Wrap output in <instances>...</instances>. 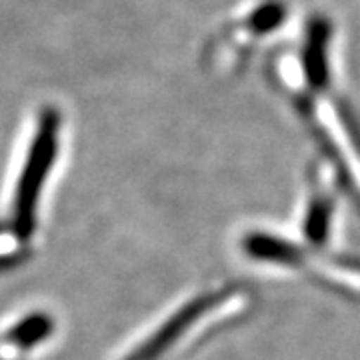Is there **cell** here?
Here are the masks:
<instances>
[{"label":"cell","mask_w":360,"mask_h":360,"mask_svg":"<svg viewBox=\"0 0 360 360\" xmlns=\"http://www.w3.org/2000/svg\"><path fill=\"white\" fill-rule=\"evenodd\" d=\"M270 84L295 112L348 198L360 210V120L336 75L335 26L310 16L295 40L270 54Z\"/></svg>","instance_id":"obj_1"},{"label":"cell","mask_w":360,"mask_h":360,"mask_svg":"<svg viewBox=\"0 0 360 360\" xmlns=\"http://www.w3.org/2000/svg\"><path fill=\"white\" fill-rule=\"evenodd\" d=\"M342 196L347 194L328 167L321 160H312L300 191L296 219L288 229L312 250L321 255H340L336 238Z\"/></svg>","instance_id":"obj_5"},{"label":"cell","mask_w":360,"mask_h":360,"mask_svg":"<svg viewBox=\"0 0 360 360\" xmlns=\"http://www.w3.org/2000/svg\"><path fill=\"white\" fill-rule=\"evenodd\" d=\"M60 141L63 116L56 108H44L37 118L11 191V232L20 243H28L39 229V206L58 160Z\"/></svg>","instance_id":"obj_4"},{"label":"cell","mask_w":360,"mask_h":360,"mask_svg":"<svg viewBox=\"0 0 360 360\" xmlns=\"http://www.w3.org/2000/svg\"><path fill=\"white\" fill-rule=\"evenodd\" d=\"M257 307L255 290L243 283L205 286L162 314L118 360H186Z\"/></svg>","instance_id":"obj_2"},{"label":"cell","mask_w":360,"mask_h":360,"mask_svg":"<svg viewBox=\"0 0 360 360\" xmlns=\"http://www.w3.org/2000/svg\"><path fill=\"white\" fill-rule=\"evenodd\" d=\"M54 333V322L49 314L30 312L20 316L0 333V360H16L39 348Z\"/></svg>","instance_id":"obj_6"},{"label":"cell","mask_w":360,"mask_h":360,"mask_svg":"<svg viewBox=\"0 0 360 360\" xmlns=\"http://www.w3.org/2000/svg\"><path fill=\"white\" fill-rule=\"evenodd\" d=\"M234 250L252 269L296 276L326 292L360 300V258L321 255L302 245L288 226L246 224L234 236Z\"/></svg>","instance_id":"obj_3"}]
</instances>
